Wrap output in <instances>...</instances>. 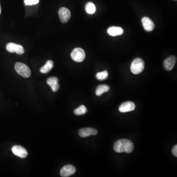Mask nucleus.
<instances>
[{
  "mask_svg": "<svg viewBox=\"0 0 177 177\" xmlns=\"http://www.w3.org/2000/svg\"><path fill=\"white\" fill-rule=\"evenodd\" d=\"M115 151L118 153H131L134 150V145L131 141L120 139L117 141L114 145Z\"/></svg>",
  "mask_w": 177,
  "mask_h": 177,
  "instance_id": "obj_1",
  "label": "nucleus"
},
{
  "mask_svg": "<svg viewBox=\"0 0 177 177\" xmlns=\"http://www.w3.org/2000/svg\"><path fill=\"white\" fill-rule=\"evenodd\" d=\"M145 67L144 60L141 58H136L131 63L130 70L134 75H139L143 71Z\"/></svg>",
  "mask_w": 177,
  "mask_h": 177,
  "instance_id": "obj_2",
  "label": "nucleus"
},
{
  "mask_svg": "<svg viewBox=\"0 0 177 177\" xmlns=\"http://www.w3.org/2000/svg\"><path fill=\"white\" fill-rule=\"evenodd\" d=\"M16 71L24 78H28L31 75V70L28 66L22 63H17L15 65Z\"/></svg>",
  "mask_w": 177,
  "mask_h": 177,
  "instance_id": "obj_3",
  "label": "nucleus"
},
{
  "mask_svg": "<svg viewBox=\"0 0 177 177\" xmlns=\"http://www.w3.org/2000/svg\"><path fill=\"white\" fill-rule=\"evenodd\" d=\"M86 54L84 50L81 48H76L71 53V57L73 61L76 62H82L84 60Z\"/></svg>",
  "mask_w": 177,
  "mask_h": 177,
  "instance_id": "obj_4",
  "label": "nucleus"
},
{
  "mask_svg": "<svg viewBox=\"0 0 177 177\" xmlns=\"http://www.w3.org/2000/svg\"><path fill=\"white\" fill-rule=\"evenodd\" d=\"M6 48L10 53L16 52L18 55H22L24 53V49L22 45L14 43H8L6 46Z\"/></svg>",
  "mask_w": 177,
  "mask_h": 177,
  "instance_id": "obj_5",
  "label": "nucleus"
},
{
  "mask_svg": "<svg viewBox=\"0 0 177 177\" xmlns=\"http://www.w3.org/2000/svg\"><path fill=\"white\" fill-rule=\"evenodd\" d=\"M59 16L61 21L63 23H66L70 18V11L67 8L61 7L59 11Z\"/></svg>",
  "mask_w": 177,
  "mask_h": 177,
  "instance_id": "obj_6",
  "label": "nucleus"
},
{
  "mask_svg": "<svg viewBox=\"0 0 177 177\" xmlns=\"http://www.w3.org/2000/svg\"><path fill=\"white\" fill-rule=\"evenodd\" d=\"M11 150L14 155L20 158H25L28 156L27 151L20 146H14L12 148Z\"/></svg>",
  "mask_w": 177,
  "mask_h": 177,
  "instance_id": "obj_7",
  "label": "nucleus"
},
{
  "mask_svg": "<svg viewBox=\"0 0 177 177\" xmlns=\"http://www.w3.org/2000/svg\"><path fill=\"white\" fill-rule=\"evenodd\" d=\"M75 172V167L73 165H66L61 170V176L63 177H70L71 175L74 174Z\"/></svg>",
  "mask_w": 177,
  "mask_h": 177,
  "instance_id": "obj_8",
  "label": "nucleus"
},
{
  "mask_svg": "<svg viewBox=\"0 0 177 177\" xmlns=\"http://www.w3.org/2000/svg\"><path fill=\"white\" fill-rule=\"evenodd\" d=\"M177 61V58L174 56H171L164 61L163 66L164 69L168 71H170L173 69Z\"/></svg>",
  "mask_w": 177,
  "mask_h": 177,
  "instance_id": "obj_9",
  "label": "nucleus"
},
{
  "mask_svg": "<svg viewBox=\"0 0 177 177\" xmlns=\"http://www.w3.org/2000/svg\"><path fill=\"white\" fill-rule=\"evenodd\" d=\"M142 23L144 29L147 32H151L155 28V24L150 18L144 17L142 19Z\"/></svg>",
  "mask_w": 177,
  "mask_h": 177,
  "instance_id": "obj_10",
  "label": "nucleus"
},
{
  "mask_svg": "<svg viewBox=\"0 0 177 177\" xmlns=\"http://www.w3.org/2000/svg\"><path fill=\"white\" fill-rule=\"evenodd\" d=\"M98 134V130L91 128H86L79 130V135L81 137H87L91 135H96Z\"/></svg>",
  "mask_w": 177,
  "mask_h": 177,
  "instance_id": "obj_11",
  "label": "nucleus"
},
{
  "mask_svg": "<svg viewBox=\"0 0 177 177\" xmlns=\"http://www.w3.org/2000/svg\"><path fill=\"white\" fill-rule=\"evenodd\" d=\"M135 108V105L133 102H127L123 103L120 105L119 111L121 113H126L134 111Z\"/></svg>",
  "mask_w": 177,
  "mask_h": 177,
  "instance_id": "obj_12",
  "label": "nucleus"
},
{
  "mask_svg": "<svg viewBox=\"0 0 177 177\" xmlns=\"http://www.w3.org/2000/svg\"><path fill=\"white\" fill-rule=\"evenodd\" d=\"M47 83L50 86L52 91L56 92L58 91L60 88V85L58 84L59 79L56 77H51L48 78L47 80Z\"/></svg>",
  "mask_w": 177,
  "mask_h": 177,
  "instance_id": "obj_13",
  "label": "nucleus"
},
{
  "mask_svg": "<svg viewBox=\"0 0 177 177\" xmlns=\"http://www.w3.org/2000/svg\"><path fill=\"white\" fill-rule=\"evenodd\" d=\"M107 33L110 36L116 37L123 34L124 30L120 27H111L108 29Z\"/></svg>",
  "mask_w": 177,
  "mask_h": 177,
  "instance_id": "obj_14",
  "label": "nucleus"
},
{
  "mask_svg": "<svg viewBox=\"0 0 177 177\" xmlns=\"http://www.w3.org/2000/svg\"><path fill=\"white\" fill-rule=\"evenodd\" d=\"M53 66H54L53 61L51 60H48L46 61L45 65L40 69V72L43 74L48 73L50 71L53 69Z\"/></svg>",
  "mask_w": 177,
  "mask_h": 177,
  "instance_id": "obj_15",
  "label": "nucleus"
},
{
  "mask_svg": "<svg viewBox=\"0 0 177 177\" xmlns=\"http://www.w3.org/2000/svg\"><path fill=\"white\" fill-rule=\"evenodd\" d=\"M110 90V87L107 85H100L96 88V94L100 97L104 93L107 92Z\"/></svg>",
  "mask_w": 177,
  "mask_h": 177,
  "instance_id": "obj_16",
  "label": "nucleus"
},
{
  "mask_svg": "<svg viewBox=\"0 0 177 177\" xmlns=\"http://www.w3.org/2000/svg\"><path fill=\"white\" fill-rule=\"evenodd\" d=\"M85 10L87 13L89 14H93L96 12V7L93 2H88L85 6Z\"/></svg>",
  "mask_w": 177,
  "mask_h": 177,
  "instance_id": "obj_17",
  "label": "nucleus"
},
{
  "mask_svg": "<svg viewBox=\"0 0 177 177\" xmlns=\"http://www.w3.org/2000/svg\"><path fill=\"white\" fill-rule=\"evenodd\" d=\"M87 112V109L85 105H82L79 107L75 109L74 113L77 116H80L85 114Z\"/></svg>",
  "mask_w": 177,
  "mask_h": 177,
  "instance_id": "obj_18",
  "label": "nucleus"
},
{
  "mask_svg": "<svg viewBox=\"0 0 177 177\" xmlns=\"http://www.w3.org/2000/svg\"><path fill=\"white\" fill-rule=\"evenodd\" d=\"M108 77V73L107 71L104 70L99 72L96 75V78L99 81H102L107 79Z\"/></svg>",
  "mask_w": 177,
  "mask_h": 177,
  "instance_id": "obj_19",
  "label": "nucleus"
},
{
  "mask_svg": "<svg viewBox=\"0 0 177 177\" xmlns=\"http://www.w3.org/2000/svg\"><path fill=\"white\" fill-rule=\"evenodd\" d=\"M39 2V0H25L24 3L26 6L36 5Z\"/></svg>",
  "mask_w": 177,
  "mask_h": 177,
  "instance_id": "obj_20",
  "label": "nucleus"
},
{
  "mask_svg": "<svg viewBox=\"0 0 177 177\" xmlns=\"http://www.w3.org/2000/svg\"><path fill=\"white\" fill-rule=\"evenodd\" d=\"M172 153L174 156L177 157V145H175L174 147L172 149Z\"/></svg>",
  "mask_w": 177,
  "mask_h": 177,
  "instance_id": "obj_21",
  "label": "nucleus"
},
{
  "mask_svg": "<svg viewBox=\"0 0 177 177\" xmlns=\"http://www.w3.org/2000/svg\"><path fill=\"white\" fill-rule=\"evenodd\" d=\"M1 5H0V14H1Z\"/></svg>",
  "mask_w": 177,
  "mask_h": 177,
  "instance_id": "obj_22",
  "label": "nucleus"
},
{
  "mask_svg": "<svg viewBox=\"0 0 177 177\" xmlns=\"http://www.w3.org/2000/svg\"><path fill=\"white\" fill-rule=\"evenodd\" d=\"M174 1H177V0H174Z\"/></svg>",
  "mask_w": 177,
  "mask_h": 177,
  "instance_id": "obj_23",
  "label": "nucleus"
}]
</instances>
